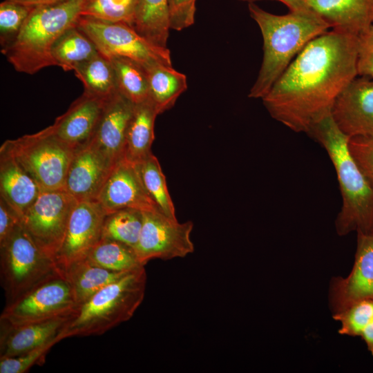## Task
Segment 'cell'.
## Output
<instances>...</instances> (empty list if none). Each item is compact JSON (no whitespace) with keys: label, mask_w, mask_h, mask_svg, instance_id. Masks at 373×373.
<instances>
[{"label":"cell","mask_w":373,"mask_h":373,"mask_svg":"<svg viewBox=\"0 0 373 373\" xmlns=\"http://www.w3.org/2000/svg\"><path fill=\"white\" fill-rule=\"evenodd\" d=\"M358 36L332 30L309 41L262 99L270 115L306 133L332 115L343 90L357 76Z\"/></svg>","instance_id":"6da1fadb"},{"label":"cell","mask_w":373,"mask_h":373,"mask_svg":"<svg viewBox=\"0 0 373 373\" xmlns=\"http://www.w3.org/2000/svg\"><path fill=\"white\" fill-rule=\"evenodd\" d=\"M249 10L263 39L262 62L249 97L262 99L305 46L330 28L311 9L277 15L249 2Z\"/></svg>","instance_id":"7a4b0ae2"},{"label":"cell","mask_w":373,"mask_h":373,"mask_svg":"<svg viewBox=\"0 0 373 373\" xmlns=\"http://www.w3.org/2000/svg\"><path fill=\"white\" fill-rule=\"evenodd\" d=\"M307 134L325 149L336 173L342 198L335 221L337 233L373 232V184L352 156L349 137L339 129L332 115L316 123Z\"/></svg>","instance_id":"3957f363"},{"label":"cell","mask_w":373,"mask_h":373,"mask_svg":"<svg viewBox=\"0 0 373 373\" xmlns=\"http://www.w3.org/2000/svg\"><path fill=\"white\" fill-rule=\"evenodd\" d=\"M85 2L66 0L34 7L16 39L1 53L19 73L33 75L54 66L52 47L66 30L77 25Z\"/></svg>","instance_id":"277c9868"},{"label":"cell","mask_w":373,"mask_h":373,"mask_svg":"<svg viewBox=\"0 0 373 373\" xmlns=\"http://www.w3.org/2000/svg\"><path fill=\"white\" fill-rule=\"evenodd\" d=\"M146 280L142 267L102 288L78 307L61 332L63 338L101 335L128 321L144 300Z\"/></svg>","instance_id":"5b68a950"},{"label":"cell","mask_w":373,"mask_h":373,"mask_svg":"<svg viewBox=\"0 0 373 373\" xmlns=\"http://www.w3.org/2000/svg\"><path fill=\"white\" fill-rule=\"evenodd\" d=\"M1 277L9 301L56 275L55 262L34 242L21 222L1 244Z\"/></svg>","instance_id":"8992f818"},{"label":"cell","mask_w":373,"mask_h":373,"mask_svg":"<svg viewBox=\"0 0 373 373\" xmlns=\"http://www.w3.org/2000/svg\"><path fill=\"white\" fill-rule=\"evenodd\" d=\"M8 150L41 190L64 189L74 151L59 140L50 126L30 135L5 141Z\"/></svg>","instance_id":"52a82bcc"},{"label":"cell","mask_w":373,"mask_h":373,"mask_svg":"<svg viewBox=\"0 0 373 373\" xmlns=\"http://www.w3.org/2000/svg\"><path fill=\"white\" fill-rule=\"evenodd\" d=\"M77 26L90 39L97 50L108 58L127 57L144 68L157 64L172 66L168 48L150 43L126 23L81 16Z\"/></svg>","instance_id":"ba28073f"},{"label":"cell","mask_w":373,"mask_h":373,"mask_svg":"<svg viewBox=\"0 0 373 373\" xmlns=\"http://www.w3.org/2000/svg\"><path fill=\"white\" fill-rule=\"evenodd\" d=\"M77 308L69 283L58 274L9 301L0 323L19 325L41 322L73 314Z\"/></svg>","instance_id":"9c48e42d"},{"label":"cell","mask_w":373,"mask_h":373,"mask_svg":"<svg viewBox=\"0 0 373 373\" xmlns=\"http://www.w3.org/2000/svg\"><path fill=\"white\" fill-rule=\"evenodd\" d=\"M77 203L64 189L41 190L21 217L25 230L54 261L62 244L70 215Z\"/></svg>","instance_id":"30bf717a"},{"label":"cell","mask_w":373,"mask_h":373,"mask_svg":"<svg viewBox=\"0 0 373 373\" xmlns=\"http://www.w3.org/2000/svg\"><path fill=\"white\" fill-rule=\"evenodd\" d=\"M193 228L191 221L179 222L157 211H143L142 227L135 247L140 263L144 266L154 258L166 260L192 254Z\"/></svg>","instance_id":"8fae6325"},{"label":"cell","mask_w":373,"mask_h":373,"mask_svg":"<svg viewBox=\"0 0 373 373\" xmlns=\"http://www.w3.org/2000/svg\"><path fill=\"white\" fill-rule=\"evenodd\" d=\"M106 214L96 200L77 202L75 204L70 215L62 244L55 259L63 275L71 264L84 259L101 239Z\"/></svg>","instance_id":"7c38bea8"},{"label":"cell","mask_w":373,"mask_h":373,"mask_svg":"<svg viewBox=\"0 0 373 373\" xmlns=\"http://www.w3.org/2000/svg\"><path fill=\"white\" fill-rule=\"evenodd\" d=\"M354 262L345 278H332L329 300L333 314L363 299L373 300V232L358 231Z\"/></svg>","instance_id":"4fadbf2b"},{"label":"cell","mask_w":373,"mask_h":373,"mask_svg":"<svg viewBox=\"0 0 373 373\" xmlns=\"http://www.w3.org/2000/svg\"><path fill=\"white\" fill-rule=\"evenodd\" d=\"M134 106L119 91L108 98L88 144L112 169L124 158L126 133Z\"/></svg>","instance_id":"5bb4252c"},{"label":"cell","mask_w":373,"mask_h":373,"mask_svg":"<svg viewBox=\"0 0 373 373\" xmlns=\"http://www.w3.org/2000/svg\"><path fill=\"white\" fill-rule=\"evenodd\" d=\"M96 201L106 213L128 208L160 211L144 188L137 163L124 158L111 169Z\"/></svg>","instance_id":"9a60e30c"},{"label":"cell","mask_w":373,"mask_h":373,"mask_svg":"<svg viewBox=\"0 0 373 373\" xmlns=\"http://www.w3.org/2000/svg\"><path fill=\"white\" fill-rule=\"evenodd\" d=\"M332 116L349 138L373 135V79L355 77L336 99Z\"/></svg>","instance_id":"2e32d148"},{"label":"cell","mask_w":373,"mask_h":373,"mask_svg":"<svg viewBox=\"0 0 373 373\" xmlns=\"http://www.w3.org/2000/svg\"><path fill=\"white\" fill-rule=\"evenodd\" d=\"M107 99L84 91L50 126L52 131L73 151L86 146L93 137Z\"/></svg>","instance_id":"e0dca14e"},{"label":"cell","mask_w":373,"mask_h":373,"mask_svg":"<svg viewBox=\"0 0 373 373\" xmlns=\"http://www.w3.org/2000/svg\"><path fill=\"white\" fill-rule=\"evenodd\" d=\"M90 146L74 151L64 189L77 202L97 200L111 171Z\"/></svg>","instance_id":"ac0fdd59"},{"label":"cell","mask_w":373,"mask_h":373,"mask_svg":"<svg viewBox=\"0 0 373 373\" xmlns=\"http://www.w3.org/2000/svg\"><path fill=\"white\" fill-rule=\"evenodd\" d=\"M75 314L19 325L1 323L0 358L23 354L57 338L63 340L61 332Z\"/></svg>","instance_id":"d6986e66"},{"label":"cell","mask_w":373,"mask_h":373,"mask_svg":"<svg viewBox=\"0 0 373 373\" xmlns=\"http://www.w3.org/2000/svg\"><path fill=\"white\" fill-rule=\"evenodd\" d=\"M332 30L358 35L373 25V0H305Z\"/></svg>","instance_id":"ffe728a7"},{"label":"cell","mask_w":373,"mask_h":373,"mask_svg":"<svg viewBox=\"0 0 373 373\" xmlns=\"http://www.w3.org/2000/svg\"><path fill=\"white\" fill-rule=\"evenodd\" d=\"M41 189L15 157L0 147V198L21 217Z\"/></svg>","instance_id":"44dd1931"},{"label":"cell","mask_w":373,"mask_h":373,"mask_svg":"<svg viewBox=\"0 0 373 373\" xmlns=\"http://www.w3.org/2000/svg\"><path fill=\"white\" fill-rule=\"evenodd\" d=\"M158 115L150 99L135 104L126 133L124 159L138 163L152 153L154 125Z\"/></svg>","instance_id":"7402d4cb"},{"label":"cell","mask_w":373,"mask_h":373,"mask_svg":"<svg viewBox=\"0 0 373 373\" xmlns=\"http://www.w3.org/2000/svg\"><path fill=\"white\" fill-rule=\"evenodd\" d=\"M129 271H113L89 262L86 258L71 264L64 272L79 307L106 285Z\"/></svg>","instance_id":"603a6c76"},{"label":"cell","mask_w":373,"mask_h":373,"mask_svg":"<svg viewBox=\"0 0 373 373\" xmlns=\"http://www.w3.org/2000/svg\"><path fill=\"white\" fill-rule=\"evenodd\" d=\"M169 0H138L131 26L150 43L167 48Z\"/></svg>","instance_id":"cb8c5ba5"},{"label":"cell","mask_w":373,"mask_h":373,"mask_svg":"<svg viewBox=\"0 0 373 373\" xmlns=\"http://www.w3.org/2000/svg\"><path fill=\"white\" fill-rule=\"evenodd\" d=\"M150 99L159 115L171 108L187 88L186 77L172 66L157 64L145 68Z\"/></svg>","instance_id":"d4e9b609"},{"label":"cell","mask_w":373,"mask_h":373,"mask_svg":"<svg viewBox=\"0 0 373 373\" xmlns=\"http://www.w3.org/2000/svg\"><path fill=\"white\" fill-rule=\"evenodd\" d=\"M98 52L94 43L76 25L60 36L52 47L51 55L54 66L69 71Z\"/></svg>","instance_id":"484cf974"},{"label":"cell","mask_w":373,"mask_h":373,"mask_svg":"<svg viewBox=\"0 0 373 373\" xmlns=\"http://www.w3.org/2000/svg\"><path fill=\"white\" fill-rule=\"evenodd\" d=\"M73 71L89 94L107 99L119 92L111 59L99 52Z\"/></svg>","instance_id":"4316f807"},{"label":"cell","mask_w":373,"mask_h":373,"mask_svg":"<svg viewBox=\"0 0 373 373\" xmlns=\"http://www.w3.org/2000/svg\"><path fill=\"white\" fill-rule=\"evenodd\" d=\"M85 258L100 267L117 272L130 271L144 267L140 263L133 247L105 238H101Z\"/></svg>","instance_id":"83f0119b"},{"label":"cell","mask_w":373,"mask_h":373,"mask_svg":"<svg viewBox=\"0 0 373 373\" xmlns=\"http://www.w3.org/2000/svg\"><path fill=\"white\" fill-rule=\"evenodd\" d=\"M113 64L119 91L134 104L150 99L149 86L145 68L127 57H109Z\"/></svg>","instance_id":"f1b7e54d"},{"label":"cell","mask_w":373,"mask_h":373,"mask_svg":"<svg viewBox=\"0 0 373 373\" xmlns=\"http://www.w3.org/2000/svg\"><path fill=\"white\" fill-rule=\"evenodd\" d=\"M137 164L144 188L159 211L170 218L177 219L166 178L157 158L151 153Z\"/></svg>","instance_id":"f546056e"},{"label":"cell","mask_w":373,"mask_h":373,"mask_svg":"<svg viewBox=\"0 0 373 373\" xmlns=\"http://www.w3.org/2000/svg\"><path fill=\"white\" fill-rule=\"evenodd\" d=\"M143 223V211L122 209L107 213L103 224L102 238L124 243L135 249Z\"/></svg>","instance_id":"4dcf8cb0"},{"label":"cell","mask_w":373,"mask_h":373,"mask_svg":"<svg viewBox=\"0 0 373 373\" xmlns=\"http://www.w3.org/2000/svg\"><path fill=\"white\" fill-rule=\"evenodd\" d=\"M138 0H86L82 16L131 25Z\"/></svg>","instance_id":"1f68e13d"},{"label":"cell","mask_w":373,"mask_h":373,"mask_svg":"<svg viewBox=\"0 0 373 373\" xmlns=\"http://www.w3.org/2000/svg\"><path fill=\"white\" fill-rule=\"evenodd\" d=\"M333 318L341 323L338 333L360 336L363 329L373 321V300L363 299L333 314Z\"/></svg>","instance_id":"d6a6232c"},{"label":"cell","mask_w":373,"mask_h":373,"mask_svg":"<svg viewBox=\"0 0 373 373\" xmlns=\"http://www.w3.org/2000/svg\"><path fill=\"white\" fill-rule=\"evenodd\" d=\"M34 7L9 0L0 3L1 50L10 45L17 37Z\"/></svg>","instance_id":"836d02e7"},{"label":"cell","mask_w":373,"mask_h":373,"mask_svg":"<svg viewBox=\"0 0 373 373\" xmlns=\"http://www.w3.org/2000/svg\"><path fill=\"white\" fill-rule=\"evenodd\" d=\"M61 341L57 338L23 354L0 358V373H24L35 365H42L51 347Z\"/></svg>","instance_id":"e575fe53"},{"label":"cell","mask_w":373,"mask_h":373,"mask_svg":"<svg viewBox=\"0 0 373 373\" xmlns=\"http://www.w3.org/2000/svg\"><path fill=\"white\" fill-rule=\"evenodd\" d=\"M348 146L354 160L373 184V135L350 137Z\"/></svg>","instance_id":"d590c367"},{"label":"cell","mask_w":373,"mask_h":373,"mask_svg":"<svg viewBox=\"0 0 373 373\" xmlns=\"http://www.w3.org/2000/svg\"><path fill=\"white\" fill-rule=\"evenodd\" d=\"M196 0H169V19L171 29L178 31L194 23Z\"/></svg>","instance_id":"8d00e7d4"},{"label":"cell","mask_w":373,"mask_h":373,"mask_svg":"<svg viewBox=\"0 0 373 373\" xmlns=\"http://www.w3.org/2000/svg\"><path fill=\"white\" fill-rule=\"evenodd\" d=\"M357 75L373 79V25L358 35Z\"/></svg>","instance_id":"74e56055"},{"label":"cell","mask_w":373,"mask_h":373,"mask_svg":"<svg viewBox=\"0 0 373 373\" xmlns=\"http://www.w3.org/2000/svg\"><path fill=\"white\" fill-rule=\"evenodd\" d=\"M21 222L19 216L0 198V244L10 236Z\"/></svg>","instance_id":"f35d334b"},{"label":"cell","mask_w":373,"mask_h":373,"mask_svg":"<svg viewBox=\"0 0 373 373\" xmlns=\"http://www.w3.org/2000/svg\"><path fill=\"white\" fill-rule=\"evenodd\" d=\"M240 1L253 2L254 1H256V0H240ZM278 1L286 5L289 8V11H298V10L310 9L307 5L305 0H278Z\"/></svg>","instance_id":"ab89813d"},{"label":"cell","mask_w":373,"mask_h":373,"mask_svg":"<svg viewBox=\"0 0 373 373\" xmlns=\"http://www.w3.org/2000/svg\"><path fill=\"white\" fill-rule=\"evenodd\" d=\"M360 337L365 341L368 350L373 356V321L363 329Z\"/></svg>","instance_id":"60d3db41"},{"label":"cell","mask_w":373,"mask_h":373,"mask_svg":"<svg viewBox=\"0 0 373 373\" xmlns=\"http://www.w3.org/2000/svg\"><path fill=\"white\" fill-rule=\"evenodd\" d=\"M13 2L21 3L28 6H39L44 5H50L59 2H62L66 0H9Z\"/></svg>","instance_id":"b9f144b4"}]
</instances>
